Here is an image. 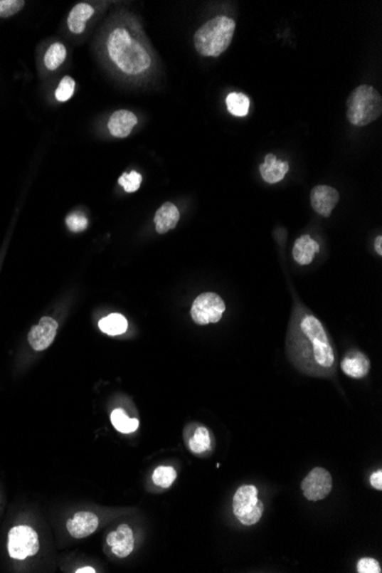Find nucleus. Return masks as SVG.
Returning a JSON list of instances; mask_svg holds the SVG:
<instances>
[{"mask_svg": "<svg viewBox=\"0 0 382 573\" xmlns=\"http://www.w3.org/2000/svg\"><path fill=\"white\" fill-rule=\"evenodd\" d=\"M374 248L379 256H382V236H378L374 241Z\"/></svg>", "mask_w": 382, "mask_h": 573, "instance_id": "31", "label": "nucleus"}, {"mask_svg": "<svg viewBox=\"0 0 382 573\" xmlns=\"http://www.w3.org/2000/svg\"><path fill=\"white\" fill-rule=\"evenodd\" d=\"M111 422L112 426L116 428L117 431L123 433H134L137 431V428L140 426V422L137 419L129 418L123 409H116V410L111 412L110 416Z\"/></svg>", "mask_w": 382, "mask_h": 573, "instance_id": "21", "label": "nucleus"}, {"mask_svg": "<svg viewBox=\"0 0 382 573\" xmlns=\"http://www.w3.org/2000/svg\"><path fill=\"white\" fill-rule=\"evenodd\" d=\"M287 350L293 363L312 376H329L336 355L321 320L312 314H301L292 320L287 335Z\"/></svg>", "mask_w": 382, "mask_h": 573, "instance_id": "1", "label": "nucleus"}, {"mask_svg": "<svg viewBox=\"0 0 382 573\" xmlns=\"http://www.w3.org/2000/svg\"><path fill=\"white\" fill-rule=\"evenodd\" d=\"M7 550L12 559L20 561L35 556L39 552L38 535L28 525L13 527L9 533Z\"/></svg>", "mask_w": 382, "mask_h": 573, "instance_id": "6", "label": "nucleus"}, {"mask_svg": "<svg viewBox=\"0 0 382 573\" xmlns=\"http://www.w3.org/2000/svg\"><path fill=\"white\" fill-rule=\"evenodd\" d=\"M357 572L359 573H381V567L379 562L372 557H363L357 562Z\"/></svg>", "mask_w": 382, "mask_h": 573, "instance_id": "28", "label": "nucleus"}, {"mask_svg": "<svg viewBox=\"0 0 382 573\" xmlns=\"http://www.w3.org/2000/svg\"><path fill=\"white\" fill-rule=\"evenodd\" d=\"M381 114V95L376 88L361 85L350 93L347 100V118L353 125H368Z\"/></svg>", "mask_w": 382, "mask_h": 573, "instance_id": "4", "label": "nucleus"}, {"mask_svg": "<svg viewBox=\"0 0 382 573\" xmlns=\"http://www.w3.org/2000/svg\"><path fill=\"white\" fill-rule=\"evenodd\" d=\"M65 56H67L65 47L61 43H55L47 50L46 54H45V65L50 70H55L65 62Z\"/></svg>", "mask_w": 382, "mask_h": 573, "instance_id": "23", "label": "nucleus"}, {"mask_svg": "<svg viewBox=\"0 0 382 573\" xmlns=\"http://www.w3.org/2000/svg\"><path fill=\"white\" fill-rule=\"evenodd\" d=\"M142 182V177L137 171H132L131 173H124L120 179L118 184L124 186L126 192H135L140 188Z\"/></svg>", "mask_w": 382, "mask_h": 573, "instance_id": "25", "label": "nucleus"}, {"mask_svg": "<svg viewBox=\"0 0 382 573\" xmlns=\"http://www.w3.org/2000/svg\"><path fill=\"white\" fill-rule=\"evenodd\" d=\"M236 23L227 16H216L201 26L193 37L196 50L201 56L216 58L227 50L233 41Z\"/></svg>", "mask_w": 382, "mask_h": 573, "instance_id": "3", "label": "nucleus"}, {"mask_svg": "<svg viewBox=\"0 0 382 573\" xmlns=\"http://www.w3.org/2000/svg\"><path fill=\"white\" fill-rule=\"evenodd\" d=\"M176 480V471L169 466H159L152 473V482L159 488L169 489Z\"/></svg>", "mask_w": 382, "mask_h": 573, "instance_id": "24", "label": "nucleus"}, {"mask_svg": "<svg viewBox=\"0 0 382 573\" xmlns=\"http://www.w3.org/2000/svg\"><path fill=\"white\" fill-rule=\"evenodd\" d=\"M99 518L91 512H79L68 520L67 529L71 537L76 539L86 538L97 531Z\"/></svg>", "mask_w": 382, "mask_h": 573, "instance_id": "12", "label": "nucleus"}, {"mask_svg": "<svg viewBox=\"0 0 382 573\" xmlns=\"http://www.w3.org/2000/svg\"><path fill=\"white\" fill-rule=\"evenodd\" d=\"M77 573H94L97 572V571L94 570L93 567H80L78 570L76 571Z\"/></svg>", "mask_w": 382, "mask_h": 573, "instance_id": "32", "label": "nucleus"}, {"mask_svg": "<svg viewBox=\"0 0 382 573\" xmlns=\"http://www.w3.org/2000/svg\"><path fill=\"white\" fill-rule=\"evenodd\" d=\"M370 483L373 489L381 491L382 490V471H374L373 474L371 475Z\"/></svg>", "mask_w": 382, "mask_h": 573, "instance_id": "30", "label": "nucleus"}, {"mask_svg": "<svg viewBox=\"0 0 382 573\" xmlns=\"http://www.w3.org/2000/svg\"><path fill=\"white\" fill-rule=\"evenodd\" d=\"M75 92V80L71 77L65 76L62 79L55 90V98L60 102H65L71 99Z\"/></svg>", "mask_w": 382, "mask_h": 573, "instance_id": "26", "label": "nucleus"}, {"mask_svg": "<svg viewBox=\"0 0 382 573\" xmlns=\"http://www.w3.org/2000/svg\"><path fill=\"white\" fill-rule=\"evenodd\" d=\"M289 163L280 162L272 154H267L265 163L260 166V173L267 184H277L289 172Z\"/></svg>", "mask_w": 382, "mask_h": 573, "instance_id": "15", "label": "nucleus"}, {"mask_svg": "<svg viewBox=\"0 0 382 573\" xmlns=\"http://www.w3.org/2000/svg\"><path fill=\"white\" fill-rule=\"evenodd\" d=\"M187 444L190 451L195 454H203L210 451L212 442H211V433L208 428L203 427V426L197 428L188 440Z\"/></svg>", "mask_w": 382, "mask_h": 573, "instance_id": "20", "label": "nucleus"}, {"mask_svg": "<svg viewBox=\"0 0 382 573\" xmlns=\"http://www.w3.org/2000/svg\"><path fill=\"white\" fill-rule=\"evenodd\" d=\"M226 310V303L216 293H203L196 298L191 306V318L198 325L218 323Z\"/></svg>", "mask_w": 382, "mask_h": 573, "instance_id": "7", "label": "nucleus"}, {"mask_svg": "<svg viewBox=\"0 0 382 573\" xmlns=\"http://www.w3.org/2000/svg\"><path fill=\"white\" fill-rule=\"evenodd\" d=\"M137 124V118L129 110H118L111 115L108 122L109 132L111 135L124 139L129 137L132 130Z\"/></svg>", "mask_w": 382, "mask_h": 573, "instance_id": "14", "label": "nucleus"}, {"mask_svg": "<svg viewBox=\"0 0 382 573\" xmlns=\"http://www.w3.org/2000/svg\"><path fill=\"white\" fill-rule=\"evenodd\" d=\"M257 486L242 485L238 488L233 499V512L235 517L243 524L251 527L262 517V501L258 498Z\"/></svg>", "mask_w": 382, "mask_h": 573, "instance_id": "5", "label": "nucleus"}, {"mask_svg": "<svg viewBox=\"0 0 382 573\" xmlns=\"http://www.w3.org/2000/svg\"><path fill=\"white\" fill-rule=\"evenodd\" d=\"M94 9L88 4H77L76 6L71 9L70 14L68 16V26L73 33H82L86 26V22L93 16Z\"/></svg>", "mask_w": 382, "mask_h": 573, "instance_id": "18", "label": "nucleus"}, {"mask_svg": "<svg viewBox=\"0 0 382 573\" xmlns=\"http://www.w3.org/2000/svg\"><path fill=\"white\" fill-rule=\"evenodd\" d=\"M87 219L85 218V216H82V214L73 213V214H70V216H68L67 218L68 228H69V230L73 231V233H79V231H83V230H85L86 228H87Z\"/></svg>", "mask_w": 382, "mask_h": 573, "instance_id": "29", "label": "nucleus"}, {"mask_svg": "<svg viewBox=\"0 0 382 573\" xmlns=\"http://www.w3.org/2000/svg\"><path fill=\"white\" fill-rule=\"evenodd\" d=\"M107 47L111 60L120 70L129 75H139L146 71L152 64V58L146 48L132 38L129 32L123 28L111 32Z\"/></svg>", "mask_w": 382, "mask_h": 573, "instance_id": "2", "label": "nucleus"}, {"mask_svg": "<svg viewBox=\"0 0 382 573\" xmlns=\"http://www.w3.org/2000/svg\"><path fill=\"white\" fill-rule=\"evenodd\" d=\"M319 250L321 248L317 242H315L309 235H304L295 241L292 256L299 265L307 266L312 263L314 256L319 252Z\"/></svg>", "mask_w": 382, "mask_h": 573, "instance_id": "16", "label": "nucleus"}, {"mask_svg": "<svg viewBox=\"0 0 382 573\" xmlns=\"http://www.w3.org/2000/svg\"><path fill=\"white\" fill-rule=\"evenodd\" d=\"M107 544L117 557L125 559L134 550L133 531L127 524H122L116 531L109 533Z\"/></svg>", "mask_w": 382, "mask_h": 573, "instance_id": "11", "label": "nucleus"}, {"mask_svg": "<svg viewBox=\"0 0 382 573\" xmlns=\"http://www.w3.org/2000/svg\"><path fill=\"white\" fill-rule=\"evenodd\" d=\"M339 199H340L339 192L330 186H316L310 192L312 209L324 218L331 216V213L338 204Z\"/></svg>", "mask_w": 382, "mask_h": 573, "instance_id": "10", "label": "nucleus"}, {"mask_svg": "<svg viewBox=\"0 0 382 573\" xmlns=\"http://www.w3.org/2000/svg\"><path fill=\"white\" fill-rule=\"evenodd\" d=\"M23 0H0V18H9L24 7Z\"/></svg>", "mask_w": 382, "mask_h": 573, "instance_id": "27", "label": "nucleus"}, {"mask_svg": "<svg viewBox=\"0 0 382 573\" xmlns=\"http://www.w3.org/2000/svg\"><path fill=\"white\" fill-rule=\"evenodd\" d=\"M333 480L330 471L322 467L310 471L301 483L304 498L309 501L323 500L332 491Z\"/></svg>", "mask_w": 382, "mask_h": 573, "instance_id": "8", "label": "nucleus"}, {"mask_svg": "<svg viewBox=\"0 0 382 573\" xmlns=\"http://www.w3.org/2000/svg\"><path fill=\"white\" fill-rule=\"evenodd\" d=\"M99 327L105 335L115 337L124 335L129 327V323L123 315L111 314L100 320Z\"/></svg>", "mask_w": 382, "mask_h": 573, "instance_id": "19", "label": "nucleus"}, {"mask_svg": "<svg viewBox=\"0 0 382 573\" xmlns=\"http://www.w3.org/2000/svg\"><path fill=\"white\" fill-rule=\"evenodd\" d=\"M227 108L233 116L244 117L250 110V99L243 93H230L226 100Z\"/></svg>", "mask_w": 382, "mask_h": 573, "instance_id": "22", "label": "nucleus"}, {"mask_svg": "<svg viewBox=\"0 0 382 573\" xmlns=\"http://www.w3.org/2000/svg\"><path fill=\"white\" fill-rule=\"evenodd\" d=\"M58 322L52 317H43L28 335L30 346L36 352H43L52 345L58 331Z\"/></svg>", "mask_w": 382, "mask_h": 573, "instance_id": "9", "label": "nucleus"}, {"mask_svg": "<svg viewBox=\"0 0 382 573\" xmlns=\"http://www.w3.org/2000/svg\"><path fill=\"white\" fill-rule=\"evenodd\" d=\"M180 220V212L178 207L172 203H164L161 209L156 212L155 222L156 231L158 233H169V230L174 229Z\"/></svg>", "mask_w": 382, "mask_h": 573, "instance_id": "17", "label": "nucleus"}, {"mask_svg": "<svg viewBox=\"0 0 382 573\" xmlns=\"http://www.w3.org/2000/svg\"><path fill=\"white\" fill-rule=\"evenodd\" d=\"M370 359L359 350L350 352L341 362L342 371L350 378H364L370 372Z\"/></svg>", "mask_w": 382, "mask_h": 573, "instance_id": "13", "label": "nucleus"}]
</instances>
